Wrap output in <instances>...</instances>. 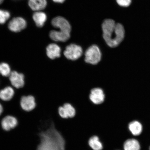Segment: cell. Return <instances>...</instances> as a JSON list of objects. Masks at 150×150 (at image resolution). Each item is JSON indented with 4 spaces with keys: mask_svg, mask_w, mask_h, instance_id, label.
<instances>
[{
    "mask_svg": "<svg viewBox=\"0 0 150 150\" xmlns=\"http://www.w3.org/2000/svg\"><path fill=\"white\" fill-rule=\"evenodd\" d=\"M59 117L63 119H68L74 117L76 114V110L74 107L69 103H66L58 108Z\"/></svg>",
    "mask_w": 150,
    "mask_h": 150,
    "instance_id": "cell-8",
    "label": "cell"
},
{
    "mask_svg": "<svg viewBox=\"0 0 150 150\" xmlns=\"http://www.w3.org/2000/svg\"></svg>",
    "mask_w": 150,
    "mask_h": 150,
    "instance_id": "cell-27",
    "label": "cell"
},
{
    "mask_svg": "<svg viewBox=\"0 0 150 150\" xmlns=\"http://www.w3.org/2000/svg\"><path fill=\"white\" fill-rule=\"evenodd\" d=\"M16 89L11 85H7L0 90V100L8 103L14 99L16 95Z\"/></svg>",
    "mask_w": 150,
    "mask_h": 150,
    "instance_id": "cell-9",
    "label": "cell"
},
{
    "mask_svg": "<svg viewBox=\"0 0 150 150\" xmlns=\"http://www.w3.org/2000/svg\"><path fill=\"white\" fill-rule=\"evenodd\" d=\"M50 36L52 40L56 42H65L70 38V33L61 31L52 30Z\"/></svg>",
    "mask_w": 150,
    "mask_h": 150,
    "instance_id": "cell-15",
    "label": "cell"
},
{
    "mask_svg": "<svg viewBox=\"0 0 150 150\" xmlns=\"http://www.w3.org/2000/svg\"><path fill=\"white\" fill-rule=\"evenodd\" d=\"M83 50L81 47L76 44H71L66 48L64 54L67 59L72 61L77 60L81 57Z\"/></svg>",
    "mask_w": 150,
    "mask_h": 150,
    "instance_id": "cell-6",
    "label": "cell"
},
{
    "mask_svg": "<svg viewBox=\"0 0 150 150\" xmlns=\"http://www.w3.org/2000/svg\"><path fill=\"white\" fill-rule=\"evenodd\" d=\"M52 24L54 27L59 28V31L70 33L71 30L70 24L62 17L58 16L53 19Z\"/></svg>",
    "mask_w": 150,
    "mask_h": 150,
    "instance_id": "cell-11",
    "label": "cell"
},
{
    "mask_svg": "<svg viewBox=\"0 0 150 150\" xmlns=\"http://www.w3.org/2000/svg\"><path fill=\"white\" fill-rule=\"evenodd\" d=\"M10 85L16 90L23 88L26 84V77L23 73L13 70L8 78Z\"/></svg>",
    "mask_w": 150,
    "mask_h": 150,
    "instance_id": "cell-5",
    "label": "cell"
},
{
    "mask_svg": "<svg viewBox=\"0 0 150 150\" xmlns=\"http://www.w3.org/2000/svg\"><path fill=\"white\" fill-rule=\"evenodd\" d=\"M12 71L8 63L5 62L0 63V76L3 78H8Z\"/></svg>",
    "mask_w": 150,
    "mask_h": 150,
    "instance_id": "cell-20",
    "label": "cell"
},
{
    "mask_svg": "<svg viewBox=\"0 0 150 150\" xmlns=\"http://www.w3.org/2000/svg\"><path fill=\"white\" fill-rule=\"evenodd\" d=\"M4 0H0V4H1L2 3H3Z\"/></svg>",
    "mask_w": 150,
    "mask_h": 150,
    "instance_id": "cell-25",
    "label": "cell"
},
{
    "mask_svg": "<svg viewBox=\"0 0 150 150\" xmlns=\"http://www.w3.org/2000/svg\"><path fill=\"white\" fill-rule=\"evenodd\" d=\"M149 150H150V146H149Z\"/></svg>",
    "mask_w": 150,
    "mask_h": 150,
    "instance_id": "cell-26",
    "label": "cell"
},
{
    "mask_svg": "<svg viewBox=\"0 0 150 150\" xmlns=\"http://www.w3.org/2000/svg\"><path fill=\"white\" fill-rule=\"evenodd\" d=\"M89 97L90 100L93 104L99 105L104 102L105 94L103 90L100 88H94L91 90Z\"/></svg>",
    "mask_w": 150,
    "mask_h": 150,
    "instance_id": "cell-10",
    "label": "cell"
},
{
    "mask_svg": "<svg viewBox=\"0 0 150 150\" xmlns=\"http://www.w3.org/2000/svg\"><path fill=\"white\" fill-rule=\"evenodd\" d=\"M88 144L90 148L92 150H102L103 145L99 137L97 136H93L89 138Z\"/></svg>",
    "mask_w": 150,
    "mask_h": 150,
    "instance_id": "cell-18",
    "label": "cell"
},
{
    "mask_svg": "<svg viewBox=\"0 0 150 150\" xmlns=\"http://www.w3.org/2000/svg\"><path fill=\"white\" fill-rule=\"evenodd\" d=\"M27 26V22L21 17L14 18L9 22L8 28L11 31L17 33L25 29Z\"/></svg>",
    "mask_w": 150,
    "mask_h": 150,
    "instance_id": "cell-12",
    "label": "cell"
},
{
    "mask_svg": "<svg viewBox=\"0 0 150 150\" xmlns=\"http://www.w3.org/2000/svg\"><path fill=\"white\" fill-rule=\"evenodd\" d=\"M118 5L123 7H127L130 5L132 0H116Z\"/></svg>",
    "mask_w": 150,
    "mask_h": 150,
    "instance_id": "cell-22",
    "label": "cell"
},
{
    "mask_svg": "<svg viewBox=\"0 0 150 150\" xmlns=\"http://www.w3.org/2000/svg\"><path fill=\"white\" fill-rule=\"evenodd\" d=\"M84 61L86 63L95 65L100 62L102 58V54L100 49L96 45H93L86 50Z\"/></svg>",
    "mask_w": 150,
    "mask_h": 150,
    "instance_id": "cell-3",
    "label": "cell"
},
{
    "mask_svg": "<svg viewBox=\"0 0 150 150\" xmlns=\"http://www.w3.org/2000/svg\"><path fill=\"white\" fill-rule=\"evenodd\" d=\"M33 18L37 27L41 28L44 25L47 20V17L45 13L37 12L33 14Z\"/></svg>",
    "mask_w": 150,
    "mask_h": 150,
    "instance_id": "cell-19",
    "label": "cell"
},
{
    "mask_svg": "<svg viewBox=\"0 0 150 150\" xmlns=\"http://www.w3.org/2000/svg\"><path fill=\"white\" fill-rule=\"evenodd\" d=\"M46 54L50 59L54 60L60 57L61 49L57 44H51L46 48Z\"/></svg>",
    "mask_w": 150,
    "mask_h": 150,
    "instance_id": "cell-14",
    "label": "cell"
},
{
    "mask_svg": "<svg viewBox=\"0 0 150 150\" xmlns=\"http://www.w3.org/2000/svg\"><path fill=\"white\" fill-rule=\"evenodd\" d=\"M102 28L103 38L110 47H117L124 38L125 30L123 25L120 23H116L113 20H105Z\"/></svg>",
    "mask_w": 150,
    "mask_h": 150,
    "instance_id": "cell-2",
    "label": "cell"
},
{
    "mask_svg": "<svg viewBox=\"0 0 150 150\" xmlns=\"http://www.w3.org/2000/svg\"><path fill=\"white\" fill-rule=\"evenodd\" d=\"M10 17V13L8 11L0 9V24L5 23Z\"/></svg>",
    "mask_w": 150,
    "mask_h": 150,
    "instance_id": "cell-21",
    "label": "cell"
},
{
    "mask_svg": "<svg viewBox=\"0 0 150 150\" xmlns=\"http://www.w3.org/2000/svg\"><path fill=\"white\" fill-rule=\"evenodd\" d=\"M1 121V126L3 130L9 131L18 127V120L16 116L11 114H7L3 117Z\"/></svg>",
    "mask_w": 150,
    "mask_h": 150,
    "instance_id": "cell-7",
    "label": "cell"
},
{
    "mask_svg": "<svg viewBox=\"0 0 150 150\" xmlns=\"http://www.w3.org/2000/svg\"><path fill=\"white\" fill-rule=\"evenodd\" d=\"M39 136L40 140L37 150H65V139L53 121L39 133Z\"/></svg>",
    "mask_w": 150,
    "mask_h": 150,
    "instance_id": "cell-1",
    "label": "cell"
},
{
    "mask_svg": "<svg viewBox=\"0 0 150 150\" xmlns=\"http://www.w3.org/2000/svg\"><path fill=\"white\" fill-rule=\"evenodd\" d=\"M54 2L57 3H63L64 2L65 0H52Z\"/></svg>",
    "mask_w": 150,
    "mask_h": 150,
    "instance_id": "cell-24",
    "label": "cell"
},
{
    "mask_svg": "<svg viewBox=\"0 0 150 150\" xmlns=\"http://www.w3.org/2000/svg\"><path fill=\"white\" fill-rule=\"evenodd\" d=\"M123 148V150H140L141 146L136 139L129 138L124 143Z\"/></svg>",
    "mask_w": 150,
    "mask_h": 150,
    "instance_id": "cell-16",
    "label": "cell"
},
{
    "mask_svg": "<svg viewBox=\"0 0 150 150\" xmlns=\"http://www.w3.org/2000/svg\"><path fill=\"white\" fill-rule=\"evenodd\" d=\"M19 105L22 111L27 112H33L37 106L36 99L32 94L22 96L20 99Z\"/></svg>",
    "mask_w": 150,
    "mask_h": 150,
    "instance_id": "cell-4",
    "label": "cell"
},
{
    "mask_svg": "<svg viewBox=\"0 0 150 150\" xmlns=\"http://www.w3.org/2000/svg\"><path fill=\"white\" fill-rule=\"evenodd\" d=\"M4 112V107L3 104H1L0 103V117L2 115H3Z\"/></svg>",
    "mask_w": 150,
    "mask_h": 150,
    "instance_id": "cell-23",
    "label": "cell"
},
{
    "mask_svg": "<svg viewBox=\"0 0 150 150\" xmlns=\"http://www.w3.org/2000/svg\"><path fill=\"white\" fill-rule=\"evenodd\" d=\"M127 127L131 134L134 137L140 136L143 131L142 124L139 121L136 120L131 121L129 122Z\"/></svg>",
    "mask_w": 150,
    "mask_h": 150,
    "instance_id": "cell-13",
    "label": "cell"
},
{
    "mask_svg": "<svg viewBox=\"0 0 150 150\" xmlns=\"http://www.w3.org/2000/svg\"><path fill=\"white\" fill-rule=\"evenodd\" d=\"M28 4L33 11H39L45 8L47 2L46 0H29Z\"/></svg>",
    "mask_w": 150,
    "mask_h": 150,
    "instance_id": "cell-17",
    "label": "cell"
}]
</instances>
